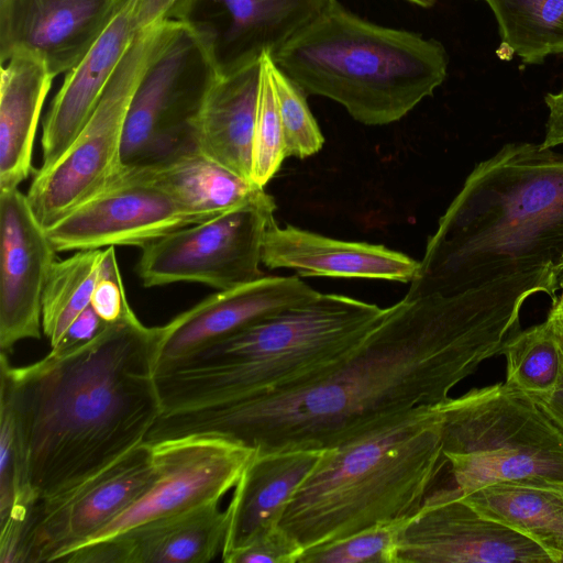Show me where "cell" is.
I'll return each instance as SVG.
<instances>
[{"label": "cell", "mask_w": 563, "mask_h": 563, "mask_svg": "<svg viewBox=\"0 0 563 563\" xmlns=\"http://www.w3.org/2000/svg\"><path fill=\"white\" fill-rule=\"evenodd\" d=\"M506 358V380L528 395L551 393L563 369L562 347L550 322L519 330L499 351Z\"/></svg>", "instance_id": "f1b7e54d"}, {"label": "cell", "mask_w": 563, "mask_h": 563, "mask_svg": "<svg viewBox=\"0 0 563 563\" xmlns=\"http://www.w3.org/2000/svg\"><path fill=\"white\" fill-rule=\"evenodd\" d=\"M444 465L441 413L418 407L324 450L289 499L279 527L305 551L410 518Z\"/></svg>", "instance_id": "5b68a950"}, {"label": "cell", "mask_w": 563, "mask_h": 563, "mask_svg": "<svg viewBox=\"0 0 563 563\" xmlns=\"http://www.w3.org/2000/svg\"><path fill=\"white\" fill-rule=\"evenodd\" d=\"M159 342L161 327L133 313L26 366L1 352L0 398L12 409L18 450L11 511L75 487L145 442L163 413Z\"/></svg>", "instance_id": "7a4b0ae2"}, {"label": "cell", "mask_w": 563, "mask_h": 563, "mask_svg": "<svg viewBox=\"0 0 563 563\" xmlns=\"http://www.w3.org/2000/svg\"><path fill=\"white\" fill-rule=\"evenodd\" d=\"M329 0H179L167 18L202 41L219 75L273 55L309 25Z\"/></svg>", "instance_id": "9a60e30c"}, {"label": "cell", "mask_w": 563, "mask_h": 563, "mask_svg": "<svg viewBox=\"0 0 563 563\" xmlns=\"http://www.w3.org/2000/svg\"><path fill=\"white\" fill-rule=\"evenodd\" d=\"M152 446L157 471L153 484L84 544L154 519L220 501L234 488L254 454V450L217 435L181 437Z\"/></svg>", "instance_id": "7c38bea8"}, {"label": "cell", "mask_w": 563, "mask_h": 563, "mask_svg": "<svg viewBox=\"0 0 563 563\" xmlns=\"http://www.w3.org/2000/svg\"><path fill=\"white\" fill-rule=\"evenodd\" d=\"M126 0H0V62L26 52L54 77L91 49Z\"/></svg>", "instance_id": "e0dca14e"}, {"label": "cell", "mask_w": 563, "mask_h": 563, "mask_svg": "<svg viewBox=\"0 0 563 563\" xmlns=\"http://www.w3.org/2000/svg\"><path fill=\"white\" fill-rule=\"evenodd\" d=\"M46 229L19 188L0 190V350L40 339L42 297L57 261Z\"/></svg>", "instance_id": "2e32d148"}, {"label": "cell", "mask_w": 563, "mask_h": 563, "mask_svg": "<svg viewBox=\"0 0 563 563\" xmlns=\"http://www.w3.org/2000/svg\"><path fill=\"white\" fill-rule=\"evenodd\" d=\"M495 15L500 48L526 65L563 53V0H481Z\"/></svg>", "instance_id": "4316f807"}, {"label": "cell", "mask_w": 563, "mask_h": 563, "mask_svg": "<svg viewBox=\"0 0 563 563\" xmlns=\"http://www.w3.org/2000/svg\"><path fill=\"white\" fill-rule=\"evenodd\" d=\"M218 76L199 36L167 18L130 102L122 174L154 168L199 150L197 119Z\"/></svg>", "instance_id": "ba28073f"}, {"label": "cell", "mask_w": 563, "mask_h": 563, "mask_svg": "<svg viewBox=\"0 0 563 563\" xmlns=\"http://www.w3.org/2000/svg\"><path fill=\"white\" fill-rule=\"evenodd\" d=\"M54 78L31 53H15L1 64L0 190L19 188L31 173L36 129Z\"/></svg>", "instance_id": "cb8c5ba5"}, {"label": "cell", "mask_w": 563, "mask_h": 563, "mask_svg": "<svg viewBox=\"0 0 563 563\" xmlns=\"http://www.w3.org/2000/svg\"><path fill=\"white\" fill-rule=\"evenodd\" d=\"M544 103L548 109V119L544 137L539 146L553 148L563 145V90L548 92L544 96Z\"/></svg>", "instance_id": "74e56055"}, {"label": "cell", "mask_w": 563, "mask_h": 563, "mask_svg": "<svg viewBox=\"0 0 563 563\" xmlns=\"http://www.w3.org/2000/svg\"><path fill=\"white\" fill-rule=\"evenodd\" d=\"M276 203L262 189L249 201L142 247L135 266L144 287L199 283L218 290L265 276L260 268Z\"/></svg>", "instance_id": "30bf717a"}, {"label": "cell", "mask_w": 563, "mask_h": 563, "mask_svg": "<svg viewBox=\"0 0 563 563\" xmlns=\"http://www.w3.org/2000/svg\"><path fill=\"white\" fill-rule=\"evenodd\" d=\"M179 0H128L131 19L137 29H148L169 15Z\"/></svg>", "instance_id": "8d00e7d4"}, {"label": "cell", "mask_w": 563, "mask_h": 563, "mask_svg": "<svg viewBox=\"0 0 563 563\" xmlns=\"http://www.w3.org/2000/svg\"><path fill=\"white\" fill-rule=\"evenodd\" d=\"M324 450L256 453L244 467L227 508L222 561L258 536L279 526L295 490Z\"/></svg>", "instance_id": "7402d4cb"}, {"label": "cell", "mask_w": 563, "mask_h": 563, "mask_svg": "<svg viewBox=\"0 0 563 563\" xmlns=\"http://www.w3.org/2000/svg\"><path fill=\"white\" fill-rule=\"evenodd\" d=\"M563 274V154L512 142L479 162L429 238L406 297Z\"/></svg>", "instance_id": "3957f363"}, {"label": "cell", "mask_w": 563, "mask_h": 563, "mask_svg": "<svg viewBox=\"0 0 563 563\" xmlns=\"http://www.w3.org/2000/svg\"><path fill=\"white\" fill-rule=\"evenodd\" d=\"M107 324L90 305L73 321L52 350L66 351L86 343L101 332Z\"/></svg>", "instance_id": "d590c367"}, {"label": "cell", "mask_w": 563, "mask_h": 563, "mask_svg": "<svg viewBox=\"0 0 563 563\" xmlns=\"http://www.w3.org/2000/svg\"><path fill=\"white\" fill-rule=\"evenodd\" d=\"M437 408L456 496L507 481L563 484V432L526 393L498 383Z\"/></svg>", "instance_id": "52a82bcc"}, {"label": "cell", "mask_w": 563, "mask_h": 563, "mask_svg": "<svg viewBox=\"0 0 563 563\" xmlns=\"http://www.w3.org/2000/svg\"><path fill=\"white\" fill-rule=\"evenodd\" d=\"M227 527V511L209 503L80 545L58 562L207 563L222 553Z\"/></svg>", "instance_id": "d6986e66"}, {"label": "cell", "mask_w": 563, "mask_h": 563, "mask_svg": "<svg viewBox=\"0 0 563 563\" xmlns=\"http://www.w3.org/2000/svg\"><path fill=\"white\" fill-rule=\"evenodd\" d=\"M262 263L300 276L382 279L411 283L420 262L382 244L342 241L274 221L267 230Z\"/></svg>", "instance_id": "ffe728a7"}, {"label": "cell", "mask_w": 563, "mask_h": 563, "mask_svg": "<svg viewBox=\"0 0 563 563\" xmlns=\"http://www.w3.org/2000/svg\"><path fill=\"white\" fill-rule=\"evenodd\" d=\"M90 305L106 323H114L134 313L125 295L114 246L103 249Z\"/></svg>", "instance_id": "d6a6232c"}, {"label": "cell", "mask_w": 563, "mask_h": 563, "mask_svg": "<svg viewBox=\"0 0 563 563\" xmlns=\"http://www.w3.org/2000/svg\"><path fill=\"white\" fill-rule=\"evenodd\" d=\"M538 283L517 275L454 295L404 297L344 358L286 389L163 413L155 441L217 435L256 453L327 450L438 407L520 330Z\"/></svg>", "instance_id": "6da1fadb"}, {"label": "cell", "mask_w": 563, "mask_h": 563, "mask_svg": "<svg viewBox=\"0 0 563 563\" xmlns=\"http://www.w3.org/2000/svg\"><path fill=\"white\" fill-rule=\"evenodd\" d=\"M559 291L560 294H563V274L560 276L559 279Z\"/></svg>", "instance_id": "60d3db41"}, {"label": "cell", "mask_w": 563, "mask_h": 563, "mask_svg": "<svg viewBox=\"0 0 563 563\" xmlns=\"http://www.w3.org/2000/svg\"><path fill=\"white\" fill-rule=\"evenodd\" d=\"M139 32L126 0L91 49L66 74L43 122L38 170L54 165L75 141Z\"/></svg>", "instance_id": "44dd1931"}, {"label": "cell", "mask_w": 563, "mask_h": 563, "mask_svg": "<svg viewBox=\"0 0 563 563\" xmlns=\"http://www.w3.org/2000/svg\"><path fill=\"white\" fill-rule=\"evenodd\" d=\"M318 295L297 276H264L219 290L161 327L156 368Z\"/></svg>", "instance_id": "ac0fdd59"}, {"label": "cell", "mask_w": 563, "mask_h": 563, "mask_svg": "<svg viewBox=\"0 0 563 563\" xmlns=\"http://www.w3.org/2000/svg\"><path fill=\"white\" fill-rule=\"evenodd\" d=\"M302 547L279 526L227 556L225 563H298Z\"/></svg>", "instance_id": "836d02e7"}, {"label": "cell", "mask_w": 563, "mask_h": 563, "mask_svg": "<svg viewBox=\"0 0 563 563\" xmlns=\"http://www.w3.org/2000/svg\"><path fill=\"white\" fill-rule=\"evenodd\" d=\"M271 57L307 96L329 98L366 125L404 118L449 66L441 42L369 22L338 0Z\"/></svg>", "instance_id": "8992f818"}, {"label": "cell", "mask_w": 563, "mask_h": 563, "mask_svg": "<svg viewBox=\"0 0 563 563\" xmlns=\"http://www.w3.org/2000/svg\"><path fill=\"white\" fill-rule=\"evenodd\" d=\"M208 219L159 186L131 175L81 202L46 229L57 252L139 246Z\"/></svg>", "instance_id": "4fadbf2b"}, {"label": "cell", "mask_w": 563, "mask_h": 563, "mask_svg": "<svg viewBox=\"0 0 563 563\" xmlns=\"http://www.w3.org/2000/svg\"><path fill=\"white\" fill-rule=\"evenodd\" d=\"M386 309L319 292L157 367L163 413L260 397L303 383L353 351Z\"/></svg>", "instance_id": "277c9868"}, {"label": "cell", "mask_w": 563, "mask_h": 563, "mask_svg": "<svg viewBox=\"0 0 563 563\" xmlns=\"http://www.w3.org/2000/svg\"><path fill=\"white\" fill-rule=\"evenodd\" d=\"M410 518L377 523L346 538L307 549L298 563H396L397 547Z\"/></svg>", "instance_id": "4dcf8cb0"}, {"label": "cell", "mask_w": 563, "mask_h": 563, "mask_svg": "<svg viewBox=\"0 0 563 563\" xmlns=\"http://www.w3.org/2000/svg\"><path fill=\"white\" fill-rule=\"evenodd\" d=\"M261 68L262 57L219 75L196 123L199 151L250 180Z\"/></svg>", "instance_id": "603a6c76"}, {"label": "cell", "mask_w": 563, "mask_h": 563, "mask_svg": "<svg viewBox=\"0 0 563 563\" xmlns=\"http://www.w3.org/2000/svg\"><path fill=\"white\" fill-rule=\"evenodd\" d=\"M272 64L271 55L264 54L252 148L251 180L263 188L287 157L273 82Z\"/></svg>", "instance_id": "f546056e"}, {"label": "cell", "mask_w": 563, "mask_h": 563, "mask_svg": "<svg viewBox=\"0 0 563 563\" xmlns=\"http://www.w3.org/2000/svg\"><path fill=\"white\" fill-rule=\"evenodd\" d=\"M122 175L135 176L159 186L186 209L206 219L249 201L264 189L199 150L154 168Z\"/></svg>", "instance_id": "484cf974"}, {"label": "cell", "mask_w": 563, "mask_h": 563, "mask_svg": "<svg viewBox=\"0 0 563 563\" xmlns=\"http://www.w3.org/2000/svg\"><path fill=\"white\" fill-rule=\"evenodd\" d=\"M553 563L536 542L479 514L450 488L431 490L406 525L396 563Z\"/></svg>", "instance_id": "5bb4252c"}, {"label": "cell", "mask_w": 563, "mask_h": 563, "mask_svg": "<svg viewBox=\"0 0 563 563\" xmlns=\"http://www.w3.org/2000/svg\"><path fill=\"white\" fill-rule=\"evenodd\" d=\"M459 497L539 544L553 563H563V484L498 482Z\"/></svg>", "instance_id": "d4e9b609"}, {"label": "cell", "mask_w": 563, "mask_h": 563, "mask_svg": "<svg viewBox=\"0 0 563 563\" xmlns=\"http://www.w3.org/2000/svg\"><path fill=\"white\" fill-rule=\"evenodd\" d=\"M547 320L550 322L556 339L563 343V294L552 300Z\"/></svg>", "instance_id": "ab89813d"}, {"label": "cell", "mask_w": 563, "mask_h": 563, "mask_svg": "<svg viewBox=\"0 0 563 563\" xmlns=\"http://www.w3.org/2000/svg\"><path fill=\"white\" fill-rule=\"evenodd\" d=\"M18 494L15 424L9 402L0 398V521L14 506Z\"/></svg>", "instance_id": "e575fe53"}, {"label": "cell", "mask_w": 563, "mask_h": 563, "mask_svg": "<svg viewBox=\"0 0 563 563\" xmlns=\"http://www.w3.org/2000/svg\"><path fill=\"white\" fill-rule=\"evenodd\" d=\"M156 476L153 446L143 442L85 482L35 503L15 563L58 562L131 506Z\"/></svg>", "instance_id": "8fae6325"}, {"label": "cell", "mask_w": 563, "mask_h": 563, "mask_svg": "<svg viewBox=\"0 0 563 563\" xmlns=\"http://www.w3.org/2000/svg\"><path fill=\"white\" fill-rule=\"evenodd\" d=\"M559 343L563 352V343L560 341ZM529 396L545 416L563 432V369L558 385L551 393Z\"/></svg>", "instance_id": "f35d334b"}, {"label": "cell", "mask_w": 563, "mask_h": 563, "mask_svg": "<svg viewBox=\"0 0 563 563\" xmlns=\"http://www.w3.org/2000/svg\"><path fill=\"white\" fill-rule=\"evenodd\" d=\"M164 22L135 35L75 141L54 165L35 172L26 198L45 229L121 177L130 102Z\"/></svg>", "instance_id": "9c48e42d"}, {"label": "cell", "mask_w": 563, "mask_h": 563, "mask_svg": "<svg viewBox=\"0 0 563 563\" xmlns=\"http://www.w3.org/2000/svg\"><path fill=\"white\" fill-rule=\"evenodd\" d=\"M102 254L103 249L76 251L53 265L42 297V330L51 347L90 306Z\"/></svg>", "instance_id": "83f0119b"}, {"label": "cell", "mask_w": 563, "mask_h": 563, "mask_svg": "<svg viewBox=\"0 0 563 563\" xmlns=\"http://www.w3.org/2000/svg\"><path fill=\"white\" fill-rule=\"evenodd\" d=\"M272 75L287 157L314 155L322 148L324 137L308 107L307 95L274 62Z\"/></svg>", "instance_id": "1f68e13d"}]
</instances>
